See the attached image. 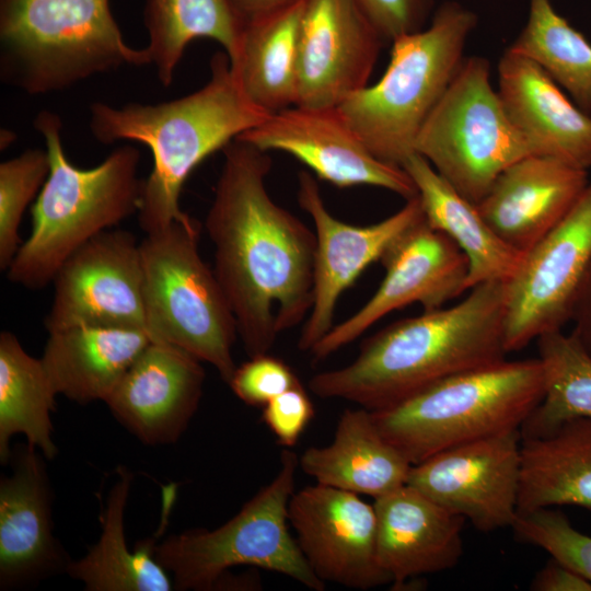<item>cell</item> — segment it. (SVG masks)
I'll use <instances>...</instances> for the list:
<instances>
[{"instance_id": "obj_31", "label": "cell", "mask_w": 591, "mask_h": 591, "mask_svg": "<svg viewBox=\"0 0 591 591\" xmlns=\"http://www.w3.org/2000/svg\"><path fill=\"white\" fill-rule=\"evenodd\" d=\"M56 392L40 358L28 355L18 337L8 331L0 334V461L8 464L10 439L23 433L27 443L46 459L58 449L53 440L51 413Z\"/></svg>"}, {"instance_id": "obj_10", "label": "cell", "mask_w": 591, "mask_h": 591, "mask_svg": "<svg viewBox=\"0 0 591 591\" xmlns=\"http://www.w3.org/2000/svg\"><path fill=\"white\" fill-rule=\"evenodd\" d=\"M415 152L464 198L477 205L498 175L533 154L490 82V63L464 59L420 129Z\"/></svg>"}, {"instance_id": "obj_6", "label": "cell", "mask_w": 591, "mask_h": 591, "mask_svg": "<svg viewBox=\"0 0 591 591\" xmlns=\"http://www.w3.org/2000/svg\"><path fill=\"white\" fill-rule=\"evenodd\" d=\"M543 392L538 358L503 359L370 412L382 436L415 465L450 448L520 429Z\"/></svg>"}, {"instance_id": "obj_11", "label": "cell", "mask_w": 591, "mask_h": 591, "mask_svg": "<svg viewBox=\"0 0 591 591\" xmlns=\"http://www.w3.org/2000/svg\"><path fill=\"white\" fill-rule=\"evenodd\" d=\"M590 263L591 183L565 218L523 255L506 282L507 354L570 322Z\"/></svg>"}, {"instance_id": "obj_40", "label": "cell", "mask_w": 591, "mask_h": 591, "mask_svg": "<svg viewBox=\"0 0 591 591\" xmlns=\"http://www.w3.org/2000/svg\"><path fill=\"white\" fill-rule=\"evenodd\" d=\"M575 335L591 355V263L580 285L571 320Z\"/></svg>"}, {"instance_id": "obj_13", "label": "cell", "mask_w": 591, "mask_h": 591, "mask_svg": "<svg viewBox=\"0 0 591 591\" xmlns=\"http://www.w3.org/2000/svg\"><path fill=\"white\" fill-rule=\"evenodd\" d=\"M385 276L372 297L332 329L310 350L322 361L360 337L394 310L419 303L424 311L442 308L464 293L468 260L443 232L426 218L406 230L383 254Z\"/></svg>"}, {"instance_id": "obj_1", "label": "cell", "mask_w": 591, "mask_h": 591, "mask_svg": "<svg viewBox=\"0 0 591 591\" xmlns=\"http://www.w3.org/2000/svg\"><path fill=\"white\" fill-rule=\"evenodd\" d=\"M222 151L205 228L213 246L215 275L251 358L268 354L281 333L306 320L316 239L269 195L268 152L239 139Z\"/></svg>"}, {"instance_id": "obj_4", "label": "cell", "mask_w": 591, "mask_h": 591, "mask_svg": "<svg viewBox=\"0 0 591 591\" xmlns=\"http://www.w3.org/2000/svg\"><path fill=\"white\" fill-rule=\"evenodd\" d=\"M34 127L45 139L50 170L32 207L30 235L7 269L11 282L30 290L53 282L73 252L138 212L143 188L135 147L121 146L99 165L79 169L63 151L58 115L43 111Z\"/></svg>"}, {"instance_id": "obj_41", "label": "cell", "mask_w": 591, "mask_h": 591, "mask_svg": "<svg viewBox=\"0 0 591 591\" xmlns=\"http://www.w3.org/2000/svg\"><path fill=\"white\" fill-rule=\"evenodd\" d=\"M244 20L288 5L297 0H231Z\"/></svg>"}, {"instance_id": "obj_37", "label": "cell", "mask_w": 591, "mask_h": 591, "mask_svg": "<svg viewBox=\"0 0 591 591\" xmlns=\"http://www.w3.org/2000/svg\"><path fill=\"white\" fill-rule=\"evenodd\" d=\"M313 416L314 406L300 383L270 399L262 418L280 445L292 448Z\"/></svg>"}, {"instance_id": "obj_28", "label": "cell", "mask_w": 591, "mask_h": 591, "mask_svg": "<svg viewBox=\"0 0 591 591\" xmlns=\"http://www.w3.org/2000/svg\"><path fill=\"white\" fill-rule=\"evenodd\" d=\"M572 505L591 509V419L521 438L518 513Z\"/></svg>"}, {"instance_id": "obj_34", "label": "cell", "mask_w": 591, "mask_h": 591, "mask_svg": "<svg viewBox=\"0 0 591 591\" xmlns=\"http://www.w3.org/2000/svg\"><path fill=\"white\" fill-rule=\"evenodd\" d=\"M50 170L47 151L28 149L0 164V269L7 270L21 246L19 227Z\"/></svg>"}, {"instance_id": "obj_15", "label": "cell", "mask_w": 591, "mask_h": 591, "mask_svg": "<svg viewBox=\"0 0 591 591\" xmlns=\"http://www.w3.org/2000/svg\"><path fill=\"white\" fill-rule=\"evenodd\" d=\"M298 179V201L312 218L316 239L313 302L298 341L301 351H310L334 326L343 292L425 213L417 195L382 221L349 224L328 211L318 184L309 172H300Z\"/></svg>"}, {"instance_id": "obj_3", "label": "cell", "mask_w": 591, "mask_h": 591, "mask_svg": "<svg viewBox=\"0 0 591 591\" xmlns=\"http://www.w3.org/2000/svg\"><path fill=\"white\" fill-rule=\"evenodd\" d=\"M210 79L183 97L150 105L129 103L114 107L93 103L90 130L103 144L128 140L146 144L153 167L143 181L139 224L148 234L175 221H194L179 207L183 185L207 157L222 150L270 114L242 91L225 53L210 61Z\"/></svg>"}, {"instance_id": "obj_42", "label": "cell", "mask_w": 591, "mask_h": 591, "mask_svg": "<svg viewBox=\"0 0 591 591\" xmlns=\"http://www.w3.org/2000/svg\"><path fill=\"white\" fill-rule=\"evenodd\" d=\"M13 140V132H8L4 130V136L1 134V149H5L10 142Z\"/></svg>"}, {"instance_id": "obj_2", "label": "cell", "mask_w": 591, "mask_h": 591, "mask_svg": "<svg viewBox=\"0 0 591 591\" xmlns=\"http://www.w3.org/2000/svg\"><path fill=\"white\" fill-rule=\"evenodd\" d=\"M506 282L487 281L460 303L399 320L367 338L355 360L309 381L322 398L369 410L392 406L449 376L506 359Z\"/></svg>"}, {"instance_id": "obj_16", "label": "cell", "mask_w": 591, "mask_h": 591, "mask_svg": "<svg viewBox=\"0 0 591 591\" xmlns=\"http://www.w3.org/2000/svg\"><path fill=\"white\" fill-rule=\"evenodd\" d=\"M235 139L265 152L288 153L320 179L340 188L375 186L406 200L418 195L407 172L372 154L338 107L293 105L270 114Z\"/></svg>"}, {"instance_id": "obj_29", "label": "cell", "mask_w": 591, "mask_h": 591, "mask_svg": "<svg viewBox=\"0 0 591 591\" xmlns=\"http://www.w3.org/2000/svg\"><path fill=\"white\" fill-rule=\"evenodd\" d=\"M132 474L119 467L102 513V532L96 544L79 560H71L67 573L89 591H170L174 583L154 554V540L127 547L124 513Z\"/></svg>"}, {"instance_id": "obj_17", "label": "cell", "mask_w": 591, "mask_h": 591, "mask_svg": "<svg viewBox=\"0 0 591 591\" xmlns=\"http://www.w3.org/2000/svg\"><path fill=\"white\" fill-rule=\"evenodd\" d=\"M288 519L314 573L324 582L369 590L392 583L376 554V514L358 494L316 483L294 491Z\"/></svg>"}, {"instance_id": "obj_5", "label": "cell", "mask_w": 591, "mask_h": 591, "mask_svg": "<svg viewBox=\"0 0 591 591\" xmlns=\"http://www.w3.org/2000/svg\"><path fill=\"white\" fill-rule=\"evenodd\" d=\"M151 63L129 46L109 0H0V77L31 95Z\"/></svg>"}, {"instance_id": "obj_35", "label": "cell", "mask_w": 591, "mask_h": 591, "mask_svg": "<svg viewBox=\"0 0 591 591\" xmlns=\"http://www.w3.org/2000/svg\"><path fill=\"white\" fill-rule=\"evenodd\" d=\"M511 528L519 538L543 548L591 582V536L578 531L566 514L551 508L519 512Z\"/></svg>"}, {"instance_id": "obj_22", "label": "cell", "mask_w": 591, "mask_h": 591, "mask_svg": "<svg viewBox=\"0 0 591 591\" xmlns=\"http://www.w3.org/2000/svg\"><path fill=\"white\" fill-rule=\"evenodd\" d=\"M501 103L533 154L591 167V116L573 104L533 60L510 48L499 66Z\"/></svg>"}, {"instance_id": "obj_36", "label": "cell", "mask_w": 591, "mask_h": 591, "mask_svg": "<svg viewBox=\"0 0 591 591\" xmlns=\"http://www.w3.org/2000/svg\"><path fill=\"white\" fill-rule=\"evenodd\" d=\"M300 384L293 370L269 354L251 357L236 367L228 385L245 404L265 406L270 399Z\"/></svg>"}, {"instance_id": "obj_38", "label": "cell", "mask_w": 591, "mask_h": 591, "mask_svg": "<svg viewBox=\"0 0 591 591\" xmlns=\"http://www.w3.org/2000/svg\"><path fill=\"white\" fill-rule=\"evenodd\" d=\"M384 39L422 28L431 0H357Z\"/></svg>"}, {"instance_id": "obj_30", "label": "cell", "mask_w": 591, "mask_h": 591, "mask_svg": "<svg viewBox=\"0 0 591 591\" xmlns=\"http://www.w3.org/2000/svg\"><path fill=\"white\" fill-rule=\"evenodd\" d=\"M143 23L150 62L169 86L186 46L196 38L218 42L234 62L245 20L231 0H144Z\"/></svg>"}, {"instance_id": "obj_25", "label": "cell", "mask_w": 591, "mask_h": 591, "mask_svg": "<svg viewBox=\"0 0 591 591\" xmlns=\"http://www.w3.org/2000/svg\"><path fill=\"white\" fill-rule=\"evenodd\" d=\"M299 467L318 484L375 499L405 485L412 463L360 407L345 409L333 441L306 449Z\"/></svg>"}, {"instance_id": "obj_33", "label": "cell", "mask_w": 591, "mask_h": 591, "mask_svg": "<svg viewBox=\"0 0 591 591\" xmlns=\"http://www.w3.org/2000/svg\"><path fill=\"white\" fill-rule=\"evenodd\" d=\"M509 48L537 63L590 114L591 44L549 0H530L526 25Z\"/></svg>"}, {"instance_id": "obj_23", "label": "cell", "mask_w": 591, "mask_h": 591, "mask_svg": "<svg viewBox=\"0 0 591 591\" xmlns=\"http://www.w3.org/2000/svg\"><path fill=\"white\" fill-rule=\"evenodd\" d=\"M376 554L392 583L453 568L466 519L405 484L374 499Z\"/></svg>"}, {"instance_id": "obj_21", "label": "cell", "mask_w": 591, "mask_h": 591, "mask_svg": "<svg viewBox=\"0 0 591 591\" xmlns=\"http://www.w3.org/2000/svg\"><path fill=\"white\" fill-rule=\"evenodd\" d=\"M588 184V171L530 154L503 170L476 206L506 244L525 254L565 218Z\"/></svg>"}, {"instance_id": "obj_14", "label": "cell", "mask_w": 591, "mask_h": 591, "mask_svg": "<svg viewBox=\"0 0 591 591\" xmlns=\"http://www.w3.org/2000/svg\"><path fill=\"white\" fill-rule=\"evenodd\" d=\"M520 429L441 451L412 465L406 484L490 532L512 526L518 515Z\"/></svg>"}, {"instance_id": "obj_9", "label": "cell", "mask_w": 591, "mask_h": 591, "mask_svg": "<svg viewBox=\"0 0 591 591\" xmlns=\"http://www.w3.org/2000/svg\"><path fill=\"white\" fill-rule=\"evenodd\" d=\"M298 466V455L282 450L277 475L228 522L215 530L172 534L155 544V557L174 589L216 590L230 568L251 566L323 591L325 582L311 569L288 526Z\"/></svg>"}, {"instance_id": "obj_39", "label": "cell", "mask_w": 591, "mask_h": 591, "mask_svg": "<svg viewBox=\"0 0 591 591\" xmlns=\"http://www.w3.org/2000/svg\"><path fill=\"white\" fill-rule=\"evenodd\" d=\"M530 589L534 591H591V582L552 557L535 575Z\"/></svg>"}, {"instance_id": "obj_27", "label": "cell", "mask_w": 591, "mask_h": 591, "mask_svg": "<svg viewBox=\"0 0 591 591\" xmlns=\"http://www.w3.org/2000/svg\"><path fill=\"white\" fill-rule=\"evenodd\" d=\"M304 0L245 20L230 63L247 99L273 114L296 105L299 34Z\"/></svg>"}, {"instance_id": "obj_32", "label": "cell", "mask_w": 591, "mask_h": 591, "mask_svg": "<svg viewBox=\"0 0 591 591\" xmlns=\"http://www.w3.org/2000/svg\"><path fill=\"white\" fill-rule=\"evenodd\" d=\"M543 397L520 428L521 438L544 436L575 418L591 419V355L571 333L537 339Z\"/></svg>"}, {"instance_id": "obj_19", "label": "cell", "mask_w": 591, "mask_h": 591, "mask_svg": "<svg viewBox=\"0 0 591 591\" xmlns=\"http://www.w3.org/2000/svg\"><path fill=\"white\" fill-rule=\"evenodd\" d=\"M201 362L179 347L151 341L105 403L142 443H174L197 412L206 378Z\"/></svg>"}, {"instance_id": "obj_7", "label": "cell", "mask_w": 591, "mask_h": 591, "mask_svg": "<svg viewBox=\"0 0 591 591\" xmlns=\"http://www.w3.org/2000/svg\"><path fill=\"white\" fill-rule=\"evenodd\" d=\"M476 15L455 2L443 3L427 28L392 40L381 79L337 106L378 159L402 166L430 113L464 58Z\"/></svg>"}, {"instance_id": "obj_26", "label": "cell", "mask_w": 591, "mask_h": 591, "mask_svg": "<svg viewBox=\"0 0 591 591\" xmlns=\"http://www.w3.org/2000/svg\"><path fill=\"white\" fill-rule=\"evenodd\" d=\"M402 167L413 179L428 224L447 234L468 260L467 290L487 281L510 280L523 255L488 225L477 206L457 193L417 152Z\"/></svg>"}, {"instance_id": "obj_8", "label": "cell", "mask_w": 591, "mask_h": 591, "mask_svg": "<svg viewBox=\"0 0 591 591\" xmlns=\"http://www.w3.org/2000/svg\"><path fill=\"white\" fill-rule=\"evenodd\" d=\"M199 224L175 221L140 242L146 332L212 366L228 384L236 369L237 327L213 269L199 248Z\"/></svg>"}, {"instance_id": "obj_24", "label": "cell", "mask_w": 591, "mask_h": 591, "mask_svg": "<svg viewBox=\"0 0 591 591\" xmlns=\"http://www.w3.org/2000/svg\"><path fill=\"white\" fill-rule=\"evenodd\" d=\"M151 341L143 329L74 326L48 333L40 360L57 395L105 403Z\"/></svg>"}, {"instance_id": "obj_12", "label": "cell", "mask_w": 591, "mask_h": 591, "mask_svg": "<svg viewBox=\"0 0 591 591\" xmlns=\"http://www.w3.org/2000/svg\"><path fill=\"white\" fill-rule=\"evenodd\" d=\"M48 333L74 326L146 331L140 243L126 230H105L73 252L54 277Z\"/></svg>"}, {"instance_id": "obj_20", "label": "cell", "mask_w": 591, "mask_h": 591, "mask_svg": "<svg viewBox=\"0 0 591 591\" xmlns=\"http://www.w3.org/2000/svg\"><path fill=\"white\" fill-rule=\"evenodd\" d=\"M44 454L35 447L11 451L12 474L0 480V588L28 586L70 564L54 535L51 488Z\"/></svg>"}, {"instance_id": "obj_18", "label": "cell", "mask_w": 591, "mask_h": 591, "mask_svg": "<svg viewBox=\"0 0 591 591\" xmlns=\"http://www.w3.org/2000/svg\"><path fill=\"white\" fill-rule=\"evenodd\" d=\"M383 39L357 0H304L296 105L337 107L368 86Z\"/></svg>"}]
</instances>
